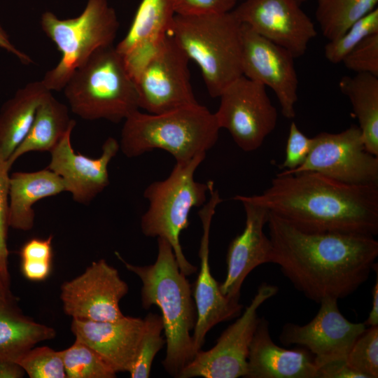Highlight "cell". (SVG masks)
<instances>
[{"mask_svg": "<svg viewBox=\"0 0 378 378\" xmlns=\"http://www.w3.org/2000/svg\"><path fill=\"white\" fill-rule=\"evenodd\" d=\"M271 263L307 298L348 297L367 281L377 265L373 236L301 230L269 212Z\"/></svg>", "mask_w": 378, "mask_h": 378, "instance_id": "1", "label": "cell"}, {"mask_svg": "<svg viewBox=\"0 0 378 378\" xmlns=\"http://www.w3.org/2000/svg\"><path fill=\"white\" fill-rule=\"evenodd\" d=\"M244 196L303 231L378 233V184H349L312 172L279 173L262 193Z\"/></svg>", "mask_w": 378, "mask_h": 378, "instance_id": "2", "label": "cell"}, {"mask_svg": "<svg viewBox=\"0 0 378 378\" xmlns=\"http://www.w3.org/2000/svg\"><path fill=\"white\" fill-rule=\"evenodd\" d=\"M158 248L156 260L150 265H134L118 252L115 255L127 270L141 279L142 307L160 308L167 344L162 363L169 375L178 377L195 355L190 331L194 329L197 312L191 285L181 272L172 246L158 237Z\"/></svg>", "mask_w": 378, "mask_h": 378, "instance_id": "3", "label": "cell"}, {"mask_svg": "<svg viewBox=\"0 0 378 378\" xmlns=\"http://www.w3.org/2000/svg\"><path fill=\"white\" fill-rule=\"evenodd\" d=\"M220 129L215 113L199 103L162 113L137 110L124 120L120 150L135 158L161 149L176 162H185L206 153L217 142Z\"/></svg>", "mask_w": 378, "mask_h": 378, "instance_id": "4", "label": "cell"}, {"mask_svg": "<svg viewBox=\"0 0 378 378\" xmlns=\"http://www.w3.org/2000/svg\"><path fill=\"white\" fill-rule=\"evenodd\" d=\"M241 25L232 11L174 16L168 34L198 65L213 98L243 76Z\"/></svg>", "mask_w": 378, "mask_h": 378, "instance_id": "5", "label": "cell"}, {"mask_svg": "<svg viewBox=\"0 0 378 378\" xmlns=\"http://www.w3.org/2000/svg\"><path fill=\"white\" fill-rule=\"evenodd\" d=\"M62 90L71 111L87 120L118 123L139 109L135 81L113 45L96 51Z\"/></svg>", "mask_w": 378, "mask_h": 378, "instance_id": "6", "label": "cell"}, {"mask_svg": "<svg viewBox=\"0 0 378 378\" xmlns=\"http://www.w3.org/2000/svg\"><path fill=\"white\" fill-rule=\"evenodd\" d=\"M205 157L206 153H202L188 161L176 162L167 178L151 183L144 192L149 204L141 217V231L146 237L163 238L170 244L186 276L195 273L197 267L184 255L180 234L190 224L191 209L203 206L206 200L209 181L200 183L194 178Z\"/></svg>", "mask_w": 378, "mask_h": 378, "instance_id": "7", "label": "cell"}, {"mask_svg": "<svg viewBox=\"0 0 378 378\" xmlns=\"http://www.w3.org/2000/svg\"><path fill=\"white\" fill-rule=\"evenodd\" d=\"M40 24L61 53L58 63L41 80L51 92L62 90L71 75L96 51L113 46L119 28L115 10L108 0H87L81 13L72 18L61 19L46 11Z\"/></svg>", "mask_w": 378, "mask_h": 378, "instance_id": "8", "label": "cell"}, {"mask_svg": "<svg viewBox=\"0 0 378 378\" xmlns=\"http://www.w3.org/2000/svg\"><path fill=\"white\" fill-rule=\"evenodd\" d=\"M277 292L276 286L262 283L239 318L223 332L212 348L197 351L178 378L245 377L250 344L260 320L258 310Z\"/></svg>", "mask_w": 378, "mask_h": 378, "instance_id": "9", "label": "cell"}, {"mask_svg": "<svg viewBox=\"0 0 378 378\" xmlns=\"http://www.w3.org/2000/svg\"><path fill=\"white\" fill-rule=\"evenodd\" d=\"M219 98L220 105L214 113L219 127L227 130L244 151L259 148L277 122V111L266 87L241 76Z\"/></svg>", "mask_w": 378, "mask_h": 378, "instance_id": "10", "label": "cell"}, {"mask_svg": "<svg viewBox=\"0 0 378 378\" xmlns=\"http://www.w3.org/2000/svg\"><path fill=\"white\" fill-rule=\"evenodd\" d=\"M313 139L304 163L279 174L312 172L349 184H378V156L366 149L358 126L338 133L321 132Z\"/></svg>", "mask_w": 378, "mask_h": 378, "instance_id": "11", "label": "cell"}, {"mask_svg": "<svg viewBox=\"0 0 378 378\" xmlns=\"http://www.w3.org/2000/svg\"><path fill=\"white\" fill-rule=\"evenodd\" d=\"M189 60L168 34L134 80L139 108L155 114L197 104L190 83Z\"/></svg>", "mask_w": 378, "mask_h": 378, "instance_id": "12", "label": "cell"}, {"mask_svg": "<svg viewBox=\"0 0 378 378\" xmlns=\"http://www.w3.org/2000/svg\"><path fill=\"white\" fill-rule=\"evenodd\" d=\"M128 290L118 270L100 259L79 276L64 282L60 299L64 313L72 318L115 321L125 316L119 302Z\"/></svg>", "mask_w": 378, "mask_h": 378, "instance_id": "13", "label": "cell"}, {"mask_svg": "<svg viewBox=\"0 0 378 378\" xmlns=\"http://www.w3.org/2000/svg\"><path fill=\"white\" fill-rule=\"evenodd\" d=\"M337 300L333 298L321 300L316 316L304 325L284 324L280 342L284 346L297 344L307 349L317 368L330 361L346 360L367 326L346 318L340 312Z\"/></svg>", "mask_w": 378, "mask_h": 378, "instance_id": "14", "label": "cell"}, {"mask_svg": "<svg viewBox=\"0 0 378 378\" xmlns=\"http://www.w3.org/2000/svg\"><path fill=\"white\" fill-rule=\"evenodd\" d=\"M241 36L242 75L270 88L277 97L283 115L293 118L298 88L295 58L246 24H241Z\"/></svg>", "mask_w": 378, "mask_h": 378, "instance_id": "15", "label": "cell"}, {"mask_svg": "<svg viewBox=\"0 0 378 378\" xmlns=\"http://www.w3.org/2000/svg\"><path fill=\"white\" fill-rule=\"evenodd\" d=\"M232 12L241 24L289 51L303 55L317 32L295 0H242Z\"/></svg>", "mask_w": 378, "mask_h": 378, "instance_id": "16", "label": "cell"}, {"mask_svg": "<svg viewBox=\"0 0 378 378\" xmlns=\"http://www.w3.org/2000/svg\"><path fill=\"white\" fill-rule=\"evenodd\" d=\"M209 200L198 213L203 234L199 250L200 270L193 290L197 318L192 337L195 354L201 350L207 332L214 326L238 316L243 307L238 300H231L222 294L220 284L211 272L209 261L210 227L216 208L223 200L218 190L214 188L212 181H209Z\"/></svg>", "mask_w": 378, "mask_h": 378, "instance_id": "17", "label": "cell"}, {"mask_svg": "<svg viewBox=\"0 0 378 378\" xmlns=\"http://www.w3.org/2000/svg\"><path fill=\"white\" fill-rule=\"evenodd\" d=\"M73 130H69L50 152L46 168L61 177L66 192L75 202L87 204L109 185L108 166L120 145L115 139L108 137L102 144L100 156L89 158L74 151L71 140Z\"/></svg>", "mask_w": 378, "mask_h": 378, "instance_id": "18", "label": "cell"}, {"mask_svg": "<svg viewBox=\"0 0 378 378\" xmlns=\"http://www.w3.org/2000/svg\"><path fill=\"white\" fill-rule=\"evenodd\" d=\"M233 199L243 204L245 226L229 244L227 273L219 288L224 296L239 301L243 282L249 273L260 265L271 262L272 246L269 237L264 232L269 211L247 200L244 195H237Z\"/></svg>", "mask_w": 378, "mask_h": 378, "instance_id": "19", "label": "cell"}, {"mask_svg": "<svg viewBox=\"0 0 378 378\" xmlns=\"http://www.w3.org/2000/svg\"><path fill=\"white\" fill-rule=\"evenodd\" d=\"M176 11L173 0H141L124 38L115 46L135 80L168 36Z\"/></svg>", "mask_w": 378, "mask_h": 378, "instance_id": "20", "label": "cell"}, {"mask_svg": "<svg viewBox=\"0 0 378 378\" xmlns=\"http://www.w3.org/2000/svg\"><path fill=\"white\" fill-rule=\"evenodd\" d=\"M144 319L125 316L115 321L72 318L75 340L95 351L116 372H129L136 356Z\"/></svg>", "mask_w": 378, "mask_h": 378, "instance_id": "21", "label": "cell"}, {"mask_svg": "<svg viewBox=\"0 0 378 378\" xmlns=\"http://www.w3.org/2000/svg\"><path fill=\"white\" fill-rule=\"evenodd\" d=\"M317 367L305 348L287 349L276 344L270 323L260 318L249 347L246 378H316Z\"/></svg>", "mask_w": 378, "mask_h": 378, "instance_id": "22", "label": "cell"}, {"mask_svg": "<svg viewBox=\"0 0 378 378\" xmlns=\"http://www.w3.org/2000/svg\"><path fill=\"white\" fill-rule=\"evenodd\" d=\"M66 192L61 177L48 168L35 172H16L10 175L8 225L28 231L34 224V204L38 201Z\"/></svg>", "mask_w": 378, "mask_h": 378, "instance_id": "23", "label": "cell"}, {"mask_svg": "<svg viewBox=\"0 0 378 378\" xmlns=\"http://www.w3.org/2000/svg\"><path fill=\"white\" fill-rule=\"evenodd\" d=\"M52 92L36 80L16 91L0 110V158L6 162L27 136L36 111Z\"/></svg>", "mask_w": 378, "mask_h": 378, "instance_id": "24", "label": "cell"}, {"mask_svg": "<svg viewBox=\"0 0 378 378\" xmlns=\"http://www.w3.org/2000/svg\"><path fill=\"white\" fill-rule=\"evenodd\" d=\"M76 124L69 116L68 106L50 92L37 108L27 136L6 162L7 167L10 169L19 158L27 153L50 152Z\"/></svg>", "mask_w": 378, "mask_h": 378, "instance_id": "25", "label": "cell"}, {"mask_svg": "<svg viewBox=\"0 0 378 378\" xmlns=\"http://www.w3.org/2000/svg\"><path fill=\"white\" fill-rule=\"evenodd\" d=\"M55 335L54 328L24 315L14 297L0 298V358L16 361L38 343Z\"/></svg>", "mask_w": 378, "mask_h": 378, "instance_id": "26", "label": "cell"}, {"mask_svg": "<svg viewBox=\"0 0 378 378\" xmlns=\"http://www.w3.org/2000/svg\"><path fill=\"white\" fill-rule=\"evenodd\" d=\"M339 88L351 102L366 149L378 156V77L367 73L345 76Z\"/></svg>", "mask_w": 378, "mask_h": 378, "instance_id": "27", "label": "cell"}, {"mask_svg": "<svg viewBox=\"0 0 378 378\" xmlns=\"http://www.w3.org/2000/svg\"><path fill=\"white\" fill-rule=\"evenodd\" d=\"M378 0H318L316 18L328 41L340 37L354 23L375 9Z\"/></svg>", "mask_w": 378, "mask_h": 378, "instance_id": "28", "label": "cell"}, {"mask_svg": "<svg viewBox=\"0 0 378 378\" xmlns=\"http://www.w3.org/2000/svg\"><path fill=\"white\" fill-rule=\"evenodd\" d=\"M66 378H114L116 372L92 349L75 340L60 351Z\"/></svg>", "mask_w": 378, "mask_h": 378, "instance_id": "29", "label": "cell"}, {"mask_svg": "<svg viewBox=\"0 0 378 378\" xmlns=\"http://www.w3.org/2000/svg\"><path fill=\"white\" fill-rule=\"evenodd\" d=\"M144 323L136 356L128 372L132 378L150 377L153 359L166 343L162 336L164 326L160 315L150 312L144 318Z\"/></svg>", "mask_w": 378, "mask_h": 378, "instance_id": "30", "label": "cell"}, {"mask_svg": "<svg viewBox=\"0 0 378 378\" xmlns=\"http://www.w3.org/2000/svg\"><path fill=\"white\" fill-rule=\"evenodd\" d=\"M375 33H378L377 8L354 23L340 37L328 41L324 46V56L332 64L340 63L362 40Z\"/></svg>", "mask_w": 378, "mask_h": 378, "instance_id": "31", "label": "cell"}, {"mask_svg": "<svg viewBox=\"0 0 378 378\" xmlns=\"http://www.w3.org/2000/svg\"><path fill=\"white\" fill-rule=\"evenodd\" d=\"M30 378H66L60 351L34 346L15 361Z\"/></svg>", "mask_w": 378, "mask_h": 378, "instance_id": "32", "label": "cell"}, {"mask_svg": "<svg viewBox=\"0 0 378 378\" xmlns=\"http://www.w3.org/2000/svg\"><path fill=\"white\" fill-rule=\"evenodd\" d=\"M346 361L364 378L378 377V326L366 328L358 337Z\"/></svg>", "mask_w": 378, "mask_h": 378, "instance_id": "33", "label": "cell"}, {"mask_svg": "<svg viewBox=\"0 0 378 378\" xmlns=\"http://www.w3.org/2000/svg\"><path fill=\"white\" fill-rule=\"evenodd\" d=\"M9 169L6 162L0 158V277L4 286L10 289L8 272V188Z\"/></svg>", "mask_w": 378, "mask_h": 378, "instance_id": "34", "label": "cell"}, {"mask_svg": "<svg viewBox=\"0 0 378 378\" xmlns=\"http://www.w3.org/2000/svg\"><path fill=\"white\" fill-rule=\"evenodd\" d=\"M342 62L356 74L367 73L378 77V33L362 40Z\"/></svg>", "mask_w": 378, "mask_h": 378, "instance_id": "35", "label": "cell"}, {"mask_svg": "<svg viewBox=\"0 0 378 378\" xmlns=\"http://www.w3.org/2000/svg\"><path fill=\"white\" fill-rule=\"evenodd\" d=\"M314 139L307 136L292 122L287 139L286 156L281 164L284 172H291L304 163L313 146Z\"/></svg>", "mask_w": 378, "mask_h": 378, "instance_id": "36", "label": "cell"}, {"mask_svg": "<svg viewBox=\"0 0 378 378\" xmlns=\"http://www.w3.org/2000/svg\"><path fill=\"white\" fill-rule=\"evenodd\" d=\"M176 14L202 15L232 11L237 0H173Z\"/></svg>", "mask_w": 378, "mask_h": 378, "instance_id": "37", "label": "cell"}, {"mask_svg": "<svg viewBox=\"0 0 378 378\" xmlns=\"http://www.w3.org/2000/svg\"><path fill=\"white\" fill-rule=\"evenodd\" d=\"M52 237L46 239L33 238L22 246L20 255L22 260H38L52 261Z\"/></svg>", "mask_w": 378, "mask_h": 378, "instance_id": "38", "label": "cell"}, {"mask_svg": "<svg viewBox=\"0 0 378 378\" xmlns=\"http://www.w3.org/2000/svg\"><path fill=\"white\" fill-rule=\"evenodd\" d=\"M316 378H364L352 369L346 360L328 362L317 368Z\"/></svg>", "mask_w": 378, "mask_h": 378, "instance_id": "39", "label": "cell"}, {"mask_svg": "<svg viewBox=\"0 0 378 378\" xmlns=\"http://www.w3.org/2000/svg\"><path fill=\"white\" fill-rule=\"evenodd\" d=\"M50 260H22L21 272L24 276L34 281L46 279L51 271Z\"/></svg>", "mask_w": 378, "mask_h": 378, "instance_id": "40", "label": "cell"}, {"mask_svg": "<svg viewBox=\"0 0 378 378\" xmlns=\"http://www.w3.org/2000/svg\"><path fill=\"white\" fill-rule=\"evenodd\" d=\"M0 48L14 55L23 64H30L32 59L23 51L18 49L11 41L6 30L0 23Z\"/></svg>", "mask_w": 378, "mask_h": 378, "instance_id": "41", "label": "cell"}, {"mask_svg": "<svg viewBox=\"0 0 378 378\" xmlns=\"http://www.w3.org/2000/svg\"><path fill=\"white\" fill-rule=\"evenodd\" d=\"M24 374L15 361L0 358V378H22Z\"/></svg>", "mask_w": 378, "mask_h": 378, "instance_id": "42", "label": "cell"}, {"mask_svg": "<svg viewBox=\"0 0 378 378\" xmlns=\"http://www.w3.org/2000/svg\"><path fill=\"white\" fill-rule=\"evenodd\" d=\"M372 309L369 313L368 317L364 322L366 326H378V272L377 270V277L375 283L372 289Z\"/></svg>", "mask_w": 378, "mask_h": 378, "instance_id": "43", "label": "cell"}, {"mask_svg": "<svg viewBox=\"0 0 378 378\" xmlns=\"http://www.w3.org/2000/svg\"><path fill=\"white\" fill-rule=\"evenodd\" d=\"M10 298L13 297L11 294L10 290L7 288L2 282V280L0 277V298Z\"/></svg>", "mask_w": 378, "mask_h": 378, "instance_id": "44", "label": "cell"}, {"mask_svg": "<svg viewBox=\"0 0 378 378\" xmlns=\"http://www.w3.org/2000/svg\"><path fill=\"white\" fill-rule=\"evenodd\" d=\"M298 4L301 5L302 4L304 3L307 0H295Z\"/></svg>", "mask_w": 378, "mask_h": 378, "instance_id": "45", "label": "cell"}, {"mask_svg": "<svg viewBox=\"0 0 378 378\" xmlns=\"http://www.w3.org/2000/svg\"><path fill=\"white\" fill-rule=\"evenodd\" d=\"M242 1V0H241Z\"/></svg>", "mask_w": 378, "mask_h": 378, "instance_id": "46", "label": "cell"}]
</instances>
